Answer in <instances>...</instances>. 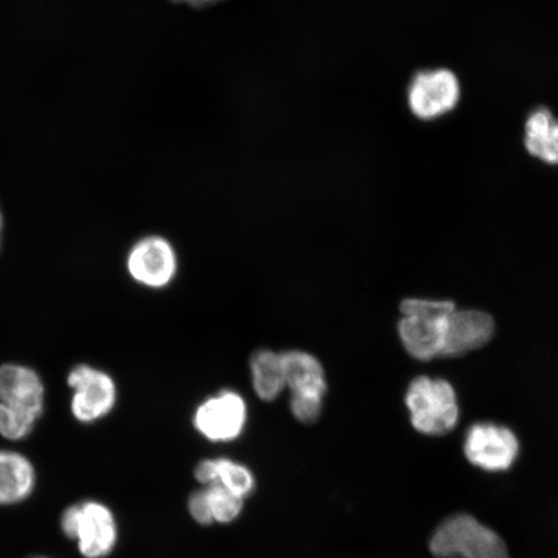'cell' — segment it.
Wrapping results in <instances>:
<instances>
[{"label": "cell", "mask_w": 558, "mask_h": 558, "mask_svg": "<svg viewBox=\"0 0 558 558\" xmlns=\"http://www.w3.org/2000/svg\"><path fill=\"white\" fill-rule=\"evenodd\" d=\"M195 480L206 486L221 485L240 498L247 497L254 490V474L242 464L230 459L204 460L195 469Z\"/></svg>", "instance_id": "14"}, {"label": "cell", "mask_w": 558, "mask_h": 558, "mask_svg": "<svg viewBox=\"0 0 558 558\" xmlns=\"http://www.w3.org/2000/svg\"><path fill=\"white\" fill-rule=\"evenodd\" d=\"M44 415L40 411L11 407L0 402V436L7 441L19 442L33 434Z\"/></svg>", "instance_id": "17"}, {"label": "cell", "mask_w": 558, "mask_h": 558, "mask_svg": "<svg viewBox=\"0 0 558 558\" xmlns=\"http://www.w3.org/2000/svg\"><path fill=\"white\" fill-rule=\"evenodd\" d=\"M125 267L130 277L144 288L165 289L177 276L178 257L163 236L149 235L130 248Z\"/></svg>", "instance_id": "8"}, {"label": "cell", "mask_w": 558, "mask_h": 558, "mask_svg": "<svg viewBox=\"0 0 558 558\" xmlns=\"http://www.w3.org/2000/svg\"><path fill=\"white\" fill-rule=\"evenodd\" d=\"M37 481V470L29 458L0 449V507L19 506L31 499Z\"/></svg>", "instance_id": "12"}, {"label": "cell", "mask_w": 558, "mask_h": 558, "mask_svg": "<svg viewBox=\"0 0 558 558\" xmlns=\"http://www.w3.org/2000/svg\"><path fill=\"white\" fill-rule=\"evenodd\" d=\"M497 325L485 311L464 308L451 313L442 357L459 359L483 349L494 338Z\"/></svg>", "instance_id": "10"}, {"label": "cell", "mask_w": 558, "mask_h": 558, "mask_svg": "<svg viewBox=\"0 0 558 558\" xmlns=\"http://www.w3.org/2000/svg\"><path fill=\"white\" fill-rule=\"evenodd\" d=\"M173 2H183L191 4L193 7H204L207 4L218 2V0H173Z\"/></svg>", "instance_id": "21"}, {"label": "cell", "mask_w": 558, "mask_h": 558, "mask_svg": "<svg viewBox=\"0 0 558 558\" xmlns=\"http://www.w3.org/2000/svg\"><path fill=\"white\" fill-rule=\"evenodd\" d=\"M437 558H509L497 533L469 514H458L439 525L429 544Z\"/></svg>", "instance_id": "4"}, {"label": "cell", "mask_w": 558, "mask_h": 558, "mask_svg": "<svg viewBox=\"0 0 558 558\" xmlns=\"http://www.w3.org/2000/svg\"><path fill=\"white\" fill-rule=\"evenodd\" d=\"M205 493L214 521L229 523L239 518L243 508V498H240L239 495L229 492L221 485L207 486Z\"/></svg>", "instance_id": "18"}, {"label": "cell", "mask_w": 558, "mask_h": 558, "mask_svg": "<svg viewBox=\"0 0 558 558\" xmlns=\"http://www.w3.org/2000/svg\"><path fill=\"white\" fill-rule=\"evenodd\" d=\"M460 85L448 69L423 70L415 74L408 90L411 113L418 120L434 121L457 108Z\"/></svg>", "instance_id": "7"}, {"label": "cell", "mask_w": 558, "mask_h": 558, "mask_svg": "<svg viewBox=\"0 0 558 558\" xmlns=\"http://www.w3.org/2000/svg\"><path fill=\"white\" fill-rule=\"evenodd\" d=\"M60 527L83 558H108L120 541L116 513L100 500L86 499L65 508Z\"/></svg>", "instance_id": "2"}, {"label": "cell", "mask_w": 558, "mask_h": 558, "mask_svg": "<svg viewBox=\"0 0 558 558\" xmlns=\"http://www.w3.org/2000/svg\"><path fill=\"white\" fill-rule=\"evenodd\" d=\"M456 303L445 299L403 300L399 323L401 343L411 357L428 362L442 357L446 330Z\"/></svg>", "instance_id": "1"}, {"label": "cell", "mask_w": 558, "mask_h": 558, "mask_svg": "<svg viewBox=\"0 0 558 558\" xmlns=\"http://www.w3.org/2000/svg\"><path fill=\"white\" fill-rule=\"evenodd\" d=\"M68 386L73 390L70 410L76 422L94 424L116 409L117 383L109 373L87 364L75 365L68 374Z\"/></svg>", "instance_id": "5"}, {"label": "cell", "mask_w": 558, "mask_h": 558, "mask_svg": "<svg viewBox=\"0 0 558 558\" xmlns=\"http://www.w3.org/2000/svg\"><path fill=\"white\" fill-rule=\"evenodd\" d=\"M187 506H190V512L195 521L201 525H211L214 518L205 490L194 493Z\"/></svg>", "instance_id": "20"}, {"label": "cell", "mask_w": 558, "mask_h": 558, "mask_svg": "<svg viewBox=\"0 0 558 558\" xmlns=\"http://www.w3.org/2000/svg\"><path fill=\"white\" fill-rule=\"evenodd\" d=\"M281 355L286 387L291 389V393L323 400L327 386L320 362L302 351H290Z\"/></svg>", "instance_id": "13"}, {"label": "cell", "mask_w": 558, "mask_h": 558, "mask_svg": "<svg viewBox=\"0 0 558 558\" xmlns=\"http://www.w3.org/2000/svg\"><path fill=\"white\" fill-rule=\"evenodd\" d=\"M291 411L299 422L312 424L317 421L323 411V400L314 397L291 396Z\"/></svg>", "instance_id": "19"}, {"label": "cell", "mask_w": 558, "mask_h": 558, "mask_svg": "<svg viewBox=\"0 0 558 558\" xmlns=\"http://www.w3.org/2000/svg\"><path fill=\"white\" fill-rule=\"evenodd\" d=\"M520 452V442L512 429L495 423H476L466 430L464 453L469 462L486 472L511 469Z\"/></svg>", "instance_id": "6"}, {"label": "cell", "mask_w": 558, "mask_h": 558, "mask_svg": "<svg viewBox=\"0 0 558 558\" xmlns=\"http://www.w3.org/2000/svg\"><path fill=\"white\" fill-rule=\"evenodd\" d=\"M3 228H4L3 214H2V209H0V247H2Z\"/></svg>", "instance_id": "22"}, {"label": "cell", "mask_w": 558, "mask_h": 558, "mask_svg": "<svg viewBox=\"0 0 558 558\" xmlns=\"http://www.w3.org/2000/svg\"><path fill=\"white\" fill-rule=\"evenodd\" d=\"M404 403L418 434L444 436L457 427L460 416L456 389L448 380L417 376L407 390Z\"/></svg>", "instance_id": "3"}, {"label": "cell", "mask_w": 558, "mask_h": 558, "mask_svg": "<svg viewBox=\"0 0 558 558\" xmlns=\"http://www.w3.org/2000/svg\"><path fill=\"white\" fill-rule=\"evenodd\" d=\"M247 421V408L242 397L225 390L211 397L195 411L194 425L209 441L227 442L239 437Z\"/></svg>", "instance_id": "9"}, {"label": "cell", "mask_w": 558, "mask_h": 558, "mask_svg": "<svg viewBox=\"0 0 558 558\" xmlns=\"http://www.w3.org/2000/svg\"><path fill=\"white\" fill-rule=\"evenodd\" d=\"M255 393L263 401H274L286 387L282 355L268 349L256 352L251 359Z\"/></svg>", "instance_id": "16"}, {"label": "cell", "mask_w": 558, "mask_h": 558, "mask_svg": "<svg viewBox=\"0 0 558 558\" xmlns=\"http://www.w3.org/2000/svg\"><path fill=\"white\" fill-rule=\"evenodd\" d=\"M33 558H51V557L38 556V557H33Z\"/></svg>", "instance_id": "23"}, {"label": "cell", "mask_w": 558, "mask_h": 558, "mask_svg": "<svg viewBox=\"0 0 558 558\" xmlns=\"http://www.w3.org/2000/svg\"><path fill=\"white\" fill-rule=\"evenodd\" d=\"M46 387L34 368L20 364L0 365V402L45 413Z\"/></svg>", "instance_id": "11"}, {"label": "cell", "mask_w": 558, "mask_h": 558, "mask_svg": "<svg viewBox=\"0 0 558 558\" xmlns=\"http://www.w3.org/2000/svg\"><path fill=\"white\" fill-rule=\"evenodd\" d=\"M525 146L542 162L558 165V120L553 111L539 108L527 117Z\"/></svg>", "instance_id": "15"}]
</instances>
